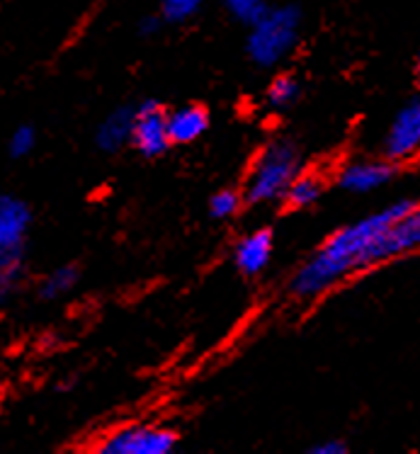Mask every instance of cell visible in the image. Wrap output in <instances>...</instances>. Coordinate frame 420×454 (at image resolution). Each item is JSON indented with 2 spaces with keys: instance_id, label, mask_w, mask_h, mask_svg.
Masks as SVG:
<instances>
[{
  "instance_id": "obj_1",
  "label": "cell",
  "mask_w": 420,
  "mask_h": 454,
  "mask_svg": "<svg viewBox=\"0 0 420 454\" xmlns=\"http://www.w3.org/2000/svg\"><path fill=\"white\" fill-rule=\"evenodd\" d=\"M413 204H416L413 200H399L331 233L323 246L294 272L290 282L292 294L304 301L316 299L338 287L350 275L374 268L377 239L382 236L384 229H389L396 219H401Z\"/></svg>"
},
{
  "instance_id": "obj_2",
  "label": "cell",
  "mask_w": 420,
  "mask_h": 454,
  "mask_svg": "<svg viewBox=\"0 0 420 454\" xmlns=\"http://www.w3.org/2000/svg\"><path fill=\"white\" fill-rule=\"evenodd\" d=\"M301 173V151L290 139L270 141L255 158L251 176L245 180V200L251 204H268L284 200L294 177Z\"/></svg>"
},
{
  "instance_id": "obj_3",
  "label": "cell",
  "mask_w": 420,
  "mask_h": 454,
  "mask_svg": "<svg viewBox=\"0 0 420 454\" xmlns=\"http://www.w3.org/2000/svg\"><path fill=\"white\" fill-rule=\"evenodd\" d=\"M299 29L301 10L297 5L270 8L255 25H251L245 51L255 66L272 68L294 51L299 42Z\"/></svg>"
},
{
  "instance_id": "obj_4",
  "label": "cell",
  "mask_w": 420,
  "mask_h": 454,
  "mask_svg": "<svg viewBox=\"0 0 420 454\" xmlns=\"http://www.w3.org/2000/svg\"><path fill=\"white\" fill-rule=\"evenodd\" d=\"M178 447V435L160 426H121L95 447L100 454H170Z\"/></svg>"
},
{
  "instance_id": "obj_5",
  "label": "cell",
  "mask_w": 420,
  "mask_h": 454,
  "mask_svg": "<svg viewBox=\"0 0 420 454\" xmlns=\"http://www.w3.org/2000/svg\"><path fill=\"white\" fill-rule=\"evenodd\" d=\"M420 153V93L396 112L384 137V158L401 163Z\"/></svg>"
},
{
  "instance_id": "obj_6",
  "label": "cell",
  "mask_w": 420,
  "mask_h": 454,
  "mask_svg": "<svg viewBox=\"0 0 420 454\" xmlns=\"http://www.w3.org/2000/svg\"><path fill=\"white\" fill-rule=\"evenodd\" d=\"M131 144L149 158L163 156L168 151V114H166V110L156 100L141 102L139 107H136Z\"/></svg>"
},
{
  "instance_id": "obj_7",
  "label": "cell",
  "mask_w": 420,
  "mask_h": 454,
  "mask_svg": "<svg viewBox=\"0 0 420 454\" xmlns=\"http://www.w3.org/2000/svg\"><path fill=\"white\" fill-rule=\"evenodd\" d=\"M420 251V204L416 202L403 214L401 219L384 229L382 236L374 243V265H379L384 260L401 258L408 253Z\"/></svg>"
},
{
  "instance_id": "obj_8",
  "label": "cell",
  "mask_w": 420,
  "mask_h": 454,
  "mask_svg": "<svg viewBox=\"0 0 420 454\" xmlns=\"http://www.w3.org/2000/svg\"><path fill=\"white\" fill-rule=\"evenodd\" d=\"M393 177H396V163L389 158H364V160H353L347 163L340 176H338V185L343 187L346 192L353 195H367L374 192L379 187L389 185Z\"/></svg>"
},
{
  "instance_id": "obj_9",
  "label": "cell",
  "mask_w": 420,
  "mask_h": 454,
  "mask_svg": "<svg viewBox=\"0 0 420 454\" xmlns=\"http://www.w3.org/2000/svg\"><path fill=\"white\" fill-rule=\"evenodd\" d=\"M32 229V209L19 197L0 195V251L25 253Z\"/></svg>"
},
{
  "instance_id": "obj_10",
  "label": "cell",
  "mask_w": 420,
  "mask_h": 454,
  "mask_svg": "<svg viewBox=\"0 0 420 454\" xmlns=\"http://www.w3.org/2000/svg\"><path fill=\"white\" fill-rule=\"evenodd\" d=\"M272 246H275V241H272V233L268 229L243 236L234 251L236 268L241 270L243 275H248V278L261 275L262 270L270 265Z\"/></svg>"
},
{
  "instance_id": "obj_11",
  "label": "cell",
  "mask_w": 420,
  "mask_h": 454,
  "mask_svg": "<svg viewBox=\"0 0 420 454\" xmlns=\"http://www.w3.org/2000/svg\"><path fill=\"white\" fill-rule=\"evenodd\" d=\"M209 129V112L199 105H185L168 114L170 144H192Z\"/></svg>"
},
{
  "instance_id": "obj_12",
  "label": "cell",
  "mask_w": 420,
  "mask_h": 454,
  "mask_svg": "<svg viewBox=\"0 0 420 454\" xmlns=\"http://www.w3.org/2000/svg\"><path fill=\"white\" fill-rule=\"evenodd\" d=\"M134 114L136 107H117L103 120V124L95 131V141L103 151H120L131 141L134 131Z\"/></svg>"
},
{
  "instance_id": "obj_13",
  "label": "cell",
  "mask_w": 420,
  "mask_h": 454,
  "mask_svg": "<svg viewBox=\"0 0 420 454\" xmlns=\"http://www.w3.org/2000/svg\"><path fill=\"white\" fill-rule=\"evenodd\" d=\"M321 195H323V180L314 173H299L287 190L284 200L292 209H307V207H314Z\"/></svg>"
},
{
  "instance_id": "obj_14",
  "label": "cell",
  "mask_w": 420,
  "mask_h": 454,
  "mask_svg": "<svg viewBox=\"0 0 420 454\" xmlns=\"http://www.w3.org/2000/svg\"><path fill=\"white\" fill-rule=\"evenodd\" d=\"M78 279H81V272H78L75 265H64V268L51 270L47 278L42 279V285H39V297L44 299V301L61 299L71 289H75Z\"/></svg>"
},
{
  "instance_id": "obj_15",
  "label": "cell",
  "mask_w": 420,
  "mask_h": 454,
  "mask_svg": "<svg viewBox=\"0 0 420 454\" xmlns=\"http://www.w3.org/2000/svg\"><path fill=\"white\" fill-rule=\"evenodd\" d=\"M25 272V253L0 251V304L8 301Z\"/></svg>"
},
{
  "instance_id": "obj_16",
  "label": "cell",
  "mask_w": 420,
  "mask_h": 454,
  "mask_svg": "<svg viewBox=\"0 0 420 454\" xmlns=\"http://www.w3.org/2000/svg\"><path fill=\"white\" fill-rule=\"evenodd\" d=\"M301 85L294 75H277L268 88V105L275 110H287L294 102L299 100Z\"/></svg>"
},
{
  "instance_id": "obj_17",
  "label": "cell",
  "mask_w": 420,
  "mask_h": 454,
  "mask_svg": "<svg viewBox=\"0 0 420 454\" xmlns=\"http://www.w3.org/2000/svg\"><path fill=\"white\" fill-rule=\"evenodd\" d=\"M202 3L205 0H160V12H163L166 22L180 25V22L195 18L202 8Z\"/></svg>"
},
{
  "instance_id": "obj_18",
  "label": "cell",
  "mask_w": 420,
  "mask_h": 454,
  "mask_svg": "<svg viewBox=\"0 0 420 454\" xmlns=\"http://www.w3.org/2000/svg\"><path fill=\"white\" fill-rule=\"evenodd\" d=\"M224 5L231 12V18L243 25H255L270 10L265 5V0H224Z\"/></svg>"
},
{
  "instance_id": "obj_19",
  "label": "cell",
  "mask_w": 420,
  "mask_h": 454,
  "mask_svg": "<svg viewBox=\"0 0 420 454\" xmlns=\"http://www.w3.org/2000/svg\"><path fill=\"white\" fill-rule=\"evenodd\" d=\"M238 209H241V195L234 192V190H222V192H216V195L209 200V214H212L214 219H219V222L231 219Z\"/></svg>"
},
{
  "instance_id": "obj_20",
  "label": "cell",
  "mask_w": 420,
  "mask_h": 454,
  "mask_svg": "<svg viewBox=\"0 0 420 454\" xmlns=\"http://www.w3.org/2000/svg\"><path fill=\"white\" fill-rule=\"evenodd\" d=\"M35 146H37V131H35V127L22 124V127L12 131V137H10V156L25 158L35 151Z\"/></svg>"
},
{
  "instance_id": "obj_21",
  "label": "cell",
  "mask_w": 420,
  "mask_h": 454,
  "mask_svg": "<svg viewBox=\"0 0 420 454\" xmlns=\"http://www.w3.org/2000/svg\"><path fill=\"white\" fill-rule=\"evenodd\" d=\"M311 454H346L347 445L340 440H326V442H318L308 450Z\"/></svg>"
},
{
  "instance_id": "obj_22",
  "label": "cell",
  "mask_w": 420,
  "mask_h": 454,
  "mask_svg": "<svg viewBox=\"0 0 420 454\" xmlns=\"http://www.w3.org/2000/svg\"><path fill=\"white\" fill-rule=\"evenodd\" d=\"M159 27H160L159 18H144V20H141V32H144V35H153V32H156Z\"/></svg>"
},
{
  "instance_id": "obj_23",
  "label": "cell",
  "mask_w": 420,
  "mask_h": 454,
  "mask_svg": "<svg viewBox=\"0 0 420 454\" xmlns=\"http://www.w3.org/2000/svg\"><path fill=\"white\" fill-rule=\"evenodd\" d=\"M416 75H418V83H420V56H418V64H416Z\"/></svg>"
},
{
  "instance_id": "obj_24",
  "label": "cell",
  "mask_w": 420,
  "mask_h": 454,
  "mask_svg": "<svg viewBox=\"0 0 420 454\" xmlns=\"http://www.w3.org/2000/svg\"><path fill=\"white\" fill-rule=\"evenodd\" d=\"M0 401H3V387H0Z\"/></svg>"
}]
</instances>
